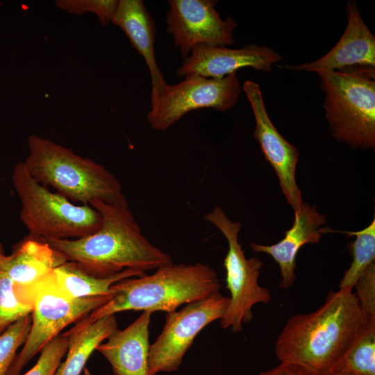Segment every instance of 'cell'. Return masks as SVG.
Listing matches in <instances>:
<instances>
[{"instance_id": "8", "label": "cell", "mask_w": 375, "mask_h": 375, "mask_svg": "<svg viewBox=\"0 0 375 375\" xmlns=\"http://www.w3.org/2000/svg\"><path fill=\"white\" fill-rule=\"evenodd\" d=\"M204 219L219 229L228 246L224 266L226 288L231 297L226 311L220 319V326L240 333L242 324L252 320V307L259 303H267L272 299L269 290L258 283L263 262L257 257L246 258L238 240L240 222L232 221L218 206L206 213Z\"/></svg>"}, {"instance_id": "23", "label": "cell", "mask_w": 375, "mask_h": 375, "mask_svg": "<svg viewBox=\"0 0 375 375\" xmlns=\"http://www.w3.org/2000/svg\"><path fill=\"white\" fill-rule=\"evenodd\" d=\"M31 303L19 299L15 292V284L0 269V333L20 318L31 314Z\"/></svg>"}, {"instance_id": "10", "label": "cell", "mask_w": 375, "mask_h": 375, "mask_svg": "<svg viewBox=\"0 0 375 375\" xmlns=\"http://www.w3.org/2000/svg\"><path fill=\"white\" fill-rule=\"evenodd\" d=\"M228 303L229 298L219 291L167 313L161 333L150 344L148 375L177 370L197 335L209 324L221 319Z\"/></svg>"}, {"instance_id": "1", "label": "cell", "mask_w": 375, "mask_h": 375, "mask_svg": "<svg viewBox=\"0 0 375 375\" xmlns=\"http://www.w3.org/2000/svg\"><path fill=\"white\" fill-rule=\"evenodd\" d=\"M367 323L352 289L331 291L318 309L288 319L277 337L276 355L281 362L324 375L347 353Z\"/></svg>"}, {"instance_id": "20", "label": "cell", "mask_w": 375, "mask_h": 375, "mask_svg": "<svg viewBox=\"0 0 375 375\" xmlns=\"http://www.w3.org/2000/svg\"><path fill=\"white\" fill-rule=\"evenodd\" d=\"M59 288L73 298H88L112 296L110 287L117 282L131 277L146 274L133 269H125L108 277H101L90 273L78 263L66 261L53 272Z\"/></svg>"}, {"instance_id": "2", "label": "cell", "mask_w": 375, "mask_h": 375, "mask_svg": "<svg viewBox=\"0 0 375 375\" xmlns=\"http://www.w3.org/2000/svg\"><path fill=\"white\" fill-rule=\"evenodd\" d=\"M90 205L101 215V225L95 232L78 239L46 240L67 261L101 277L125 269L145 273L173 263L168 253L143 235L128 201L97 200Z\"/></svg>"}, {"instance_id": "29", "label": "cell", "mask_w": 375, "mask_h": 375, "mask_svg": "<svg viewBox=\"0 0 375 375\" xmlns=\"http://www.w3.org/2000/svg\"><path fill=\"white\" fill-rule=\"evenodd\" d=\"M6 255L5 250L3 248V244L0 242V261L3 258V256Z\"/></svg>"}, {"instance_id": "22", "label": "cell", "mask_w": 375, "mask_h": 375, "mask_svg": "<svg viewBox=\"0 0 375 375\" xmlns=\"http://www.w3.org/2000/svg\"><path fill=\"white\" fill-rule=\"evenodd\" d=\"M342 233L348 236H356V239L349 244L352 262L340 281L339 289L353 290L359 276L369 265L375 262V218L360 231Z\"/></svg>"}, {"instance_id": "21", "label": "cell", "mask_w": 375, "mask_h": 375, "mask_svg": "<svg viewBox=\"0 0 375 375\" xmlns=\"http://www.w3.org/2000/svg\"><path fill=\"white\" fill-rule=\"evenodd\" d=\"M330 372L375 375V321L367 322L353 345Z\"/></svg>"}, {"instance_id": "4", "label": "cell", "mask_w": 375, "mask_h": 375, "mask_svg": "<svg viewBox=\"0 0 375 375\" xmlns=\"http://www.w3.org/2000/svg\"><path fill=\"white\" fill-rule=\"evenodd\" d=\"M27 144L28 153L22 161L27 172L72 202L90 205L97 200L127 201L119 181L102 165L37 135H30Z\"/></svg>"}, {"instance_id": "9", "label": "cell", "mask_w": 375, "mask_h": 375, "mask_svg": "<svg viewBox=\"0 0 375 375\" xmlns=\"http://www.w3.org/2000/svg\"><path fill=\"white\" fill-rule=\"evenodd\" d=\"M175 84L151 92L150 126L166 131L190 111L214 108L226 111L238 101L242 88L236 72L219 78L189 74Z\"/></svg>"}, {"instance_id": "28", "label": "cell", "mask_w": 375, "mask_h": 375, "mask_svg": "<svg viewBox=\"0 0 375 375\" xmlns=\"http://www.w3.org/2000/svg\"><path fill=\"white\" fill-rule=\"evenodd\" d=\"M258 375H317L297 363L281 362L276 367L260 372Z\"/></svg>"}, {"instance_id": "5", "label": "cell", "mask_w": 375, "mask_h": 375, "mask_svg": "<svg viewBox=\"0 0 375 375\" xmlns=\"http://www.w3.org/2000/svg\"><path fill=\"white\" fill-rule=\"evenodd\" d=\"M317 73L332 136L351 149H374V68Z\"/></svg>"}, {"instance_id": "16", "label": "cell", "mask_w": 375, "mask_h": 375, "mask_svg": "<svg viewBox=\"0 0 375 375\" xmlns=\"http://www.w3.org/2000/svg\"><path fill=\"white\" fill-rule=\"evenodd\" d=\"M152 312H143L123 330L116 329L98 345L115 375H148L149 326Z\"/></svg>"}, {"instance_id": "18", "label": "cell", "mask_w": 375, "mask_h": 375, "mask_svg": "<svg viewBox=\"0 0 375 375\" xmlns=\"http://www.w3.org/2000/svg\"><path fill=\"white\" fill-rule=\"evenodd\" d=\"M67 260L46 240L30 235L5 255L0 269L14 282L15 286H26L52 272Z\"/></svg>"}, {"instance_id": "26", "label": "cell", "mask_w": 375, "mask_h": 375, "mask_svg": "<svg viewBox=\"0 0 375 375\" xmlns=\"http://www.w3.org/2000/svg\"><path fill=\"white\" fill-rule=\"evenodd\" d=\"M67 337L59 335L40 351L35 365L24 375H55L67 351Z\"/></svg>"}, {"instance_id": "30", "label": "cell", "mask_w": 375, "mask_h": 375, "mask_svg": "<svg viewBox=\"0 0 375 375\" xmlns=\"http://www.w3.org/2000/svg\"><path fill=\"white\" fill-rule=\"evenodd\" d=\"M324 375H353V374L330 372V373L326 374Z\"/></svg>"}, {"instance_id": "6", "label": "cell", "mask_w": 375, "mask_h": 375, "mask_svg": "<svg viewBox=\"0 0 375 375\" xmlns=\"http://www.w3.org/2000/svg\"><path fill=\"white\" fill-rule=\"evenodd\" d=\"M12 181L21 203L20 219L30 235L44 240L78 239L99 228L101 215L95 208L50 190L30 175L22 161L14 166Z\"/></svg>"}, {"instance_id": "13", "label": "cell", "mask_w": 375, "mask_h": 375, "mask_svg": "<svg viewBox=\"0 0 375 375\" xmlns=\"http://www.w3.org/2000/svg\"><path fill=\"white\" fill-rule=\"evenodd\" d=\"M282 56L269 47L249 44L240 49L198 44L177 69L178 76L198 74L207 78L225 77L243 67L270 72Z\"/></svg>"}, {"instance_id": "7", "label": "cell", "mask_w": 375, "mask_h": 375, "mask_svg": "<svg viewBox=\"0 0 375 375\" xmlns=\"http://www.w3.org/2000/svg\"><path fill=\"white\" fill-rule=\"evenodd\" d=\"M15 292L19 299L31 304V325L6 375H19L28 361L58 336L62 329L76 324L112 297H71L59 288L52 272L28 285L15 286Z\"/></svg>"}, {"instance_id": "3", "label": "cell", "mask_w": 375, "mask_h": 375, "mask_svg": "<svg viewBox=\"0 0 375 375\" xmlns=\"http://www.w3.org/2000/svg\"><path fill=\"white\" fill-rule=\"evenodd\" d=\"M217 274L210 266L195 264H170L151 275L121 280L110 290V299L77 322L88 325L106 316L127 310L173 312L184 303L206 298L219 292Z\"/></svg>"}, {"instance_id": "12", "label": "cell", "mask_w": 375, "mask_h": 375, "mask_svg": "<svg viewBox=\"0 0 375 375\" xmlns=\"http://www.w3.org/2000/svg\"><path fill=\"white\" fill-rule=\"evenodd\" d=\"M242 89L255 117L253 136L258 140L266 160L274 169L288 203L295 212L303 203L301 191L296 181L299 153L278 132L271 121L259 85L248 80L244 83Z\"/></svg>"}, {"instance_id": "11", "label": "cell", "mask_w": 375, "mask_h": 375, "mask_svg": "<svg viewBox=\"0 0 375 375\" xmlns=\"http://www.w3.org/2000/svg\"><path fill=\"white\" fill-rule=\"evenodd\" d=\"M213 0H170L166 12L167 31L172 36L183 58L198 44L228 46L234 44L237 22L231 17L223 19Z\"/></svg>"}, {"instance_id": "15", "label": "cell", "mask_w": 375, "mask_h": 375, "mask_svg": "<svg viewBox=\"0 0 375 375\" xmlns=\"http://www.w3.org/2000/svg\"><path fill=\"white\" fill-rule=\"evenodd\" d=\"M326 217L315 206L303 203L294 212L292 227L286 231L282 240L272 245L251 243L253 252L269 255L278 265L281 279L280 287L289 289L296 279V258L300 249L307 244H317L322 235L330 231L324 225Z\"/></svg>"}, {"instance_id": "19", "label": "cell", "mask_w": 375, "mask_h": 375, "mask_svg": "<svg viewBox=\"0 0 375 375\" xmlns=\"http://www.w3.org/2000/svg\"><path fill=\"white\" fill-rule=\"evenodd\" d=\"M116 329L117 322L115 315L83 326L75 324L63 333L67 337V357L58 366L55 375H80L92 353Z\"/></svg>"}, {"instance_id": "17", "label": "cell", "mask_w": 375, "mask_h": 375, "mask_svg": "<svg viewBox=\"0 0 375 375\" xmlns=\"http://www.w3.org/2000/svg\"><path fill=\"white\" fill-rule=\"evenodd\" d=\"M112 23L121 28L144 58L151 79V92L167 83L155 54L156 26L143 1L120 0Z\"/></svg>"}, {"instance_id": "24", "label": "cell", "mask_w": 375, "mask_h": 375, "mask_svg": "<svg viewBox=\"0 0 375 375\" xmlns=\"http://www.w3.org/2000/svg\"><path fill=\"white\" fill-rule=\"evenodd\" d=\"M31 325L29 315L17 320L0 333V375L7 374L18 349L26 340Z\"/></svg>"}, {"instance_id": "14", "label": "cell", "mask_w": 375, "mask_h": 375, "mask_svg": "<svg viewBox=\"0 0 375 375\" xmlns=\"http://www.w3.org/2000/svg\"><path fill=\"white\" fill-rule=\"evenodd\" d=\"M347 10V28L338 42L331 51L312 62L282 67L315 72H347L360 68H374L375 37L364 22L354 1L348 2Z\"/></svg>"}, {"instance_id": "25", "label": "cell", "mask_w": 375, "mask_h": 375, "mask_svg": "<svg viewBox=\"0 0 375 375\" xmlns=\"http://www.w3.org/2000/svg\"><path fill=\"white\" fill-rule=\"evenodd\" d=\"M117 0H57L58 8L69 14L82 15L86 12L94 14L101 24L112 23L118 6Z\"/></svg>"}, {"instance_id": "27", "label": "cell", "mask_w": 375, "mask_h": 375, "mask_svg": "<svg viewBox=\"0 0 375 375\" xmlns=\"http://www.w3.org/2000/svg\"><path fill=\"white\" fill-rule=\"evenodd\" d=\"M355 295L367 319L375 321V262L369 265L356 281Z\"/></svg>"}]
</instances>
